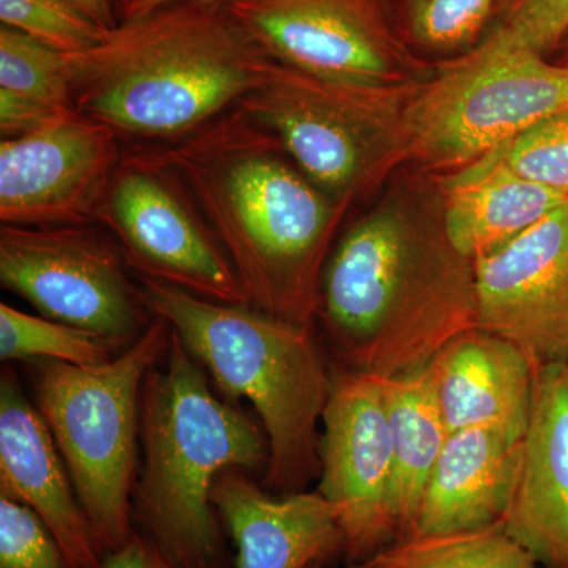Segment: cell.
Returning <instances> with one entry per match:
<instances>
[{
    "mask_svg": "<svg viewBox=\"0 0 568 568\" xmlns=\"http://www.w3.org/2000/svg\"><path fill=\"white\" fill-rule=\"evenodd\" d=\"M316 321L335 366L379 379L425 368L477 327L474 263L448 237L436 175L396 182L339 237Z\"/></svg>",
    "mask_w": 568,
    "mask_h": 568,
    "instance_id": "cell-1",
    "label": "cell"
},
{
    "mask_svg": "<svg viewBox=\"0 0 568 568\" xmlns=\"http://www.w3.org/2000/svg\"><path fill=\"white\" fill-rule=\"evenodd\" d=\"M149 152L203 215L248 306L313 327L321 276L349 205L317 189L239 108Z\"/></svg>",
    "mask_w": 568,
    "mask_h": 568,
    "instance_id": "cell-2",
    "label": "cell"
},
{
    "mask_svg": "<svg viewBox=\"0 0 568 568\" xmlns=\"http://www.w3.org/2000/svg\"><path fill=\"white\" fill-rule=\"evenodd\" d=\"M271 59L226 3L168 7L73 55V103L121 140H182L256 88Z\"/></svg>",
    "mask_w": 568,
    "mask_h": 568,
    "instance_id": "cell-3",
    "label": "cell"
},
{
    "mask_svg": "<svg viewBox=\"0 0 568 568\" xmlns=\"http://www.w3.org/2000/svg\"><path fill=\"white\" fill-rule=\"evenodd\" d=\"M138 280L152 315L171 325L219 390L246 399L263 420L268 487L282 495L306 491L320 477L317 428L332 386V365L313 327Z\"/></svg>",
    "mask_w": 568,
    "mask_h": 568,
    "instance_id": "cell-4",
    "label": "cell"
},
{
    "mask_svg": "<svg viewBox=\"0 0 568 568\" xmlns=\"http://www.w3.org/2000/svg\"><path fill=\"white\" fill-rule=\"evenodd\" d=\"M156 366L141 390L144 467L134 515L142 536L179 566L212 568L220 556L213 485L226 470L267 467V436L213 394L203 365L174 332Z\"/></svg>",
    "mask_w": 568,
    "mask_h": 568,
    "instance_id": "cell-5",
    "label": "cell"
},
{
    "mask_svg": "<svg viewBox=\"0 0 568 568\" xmlns=\"http://www.w3.org/2000/svg\"><path fill=\"white\" fill-rule=\"evenodd\" d=\"M171 339V325L153 316L136 342L102 365L33 362L37 409L58 444L104 555L134 534L132 491L141 390Z\"/></svg>",
    "mask_w": 568,
    "mask_h": 568,
    "instance_id": "cell-6",
    "label": "cell"
},
{
    "mask_svg": "<svg viewBox=\"0 0 568 568\" xmlns=\"http://www.w3.org/2000/svg\"><path fill=\"white\" fill-rule=\"evenodd\" d=\"M417 84L327 80L274 61L239 102L317 189L349 205L410 163L406 112Z\"/></svg>",
    "mask_w": 568,
    "mask_h": 568,
    "instance_id": "cell-7",
    "label": "cell"
},
{
    "mask_svg": "<svg viewBox=\"0 0 568 568\" xmlns=\"http://www.w3.org/2000/svg\"><path fill=\"white\" fill-rule=\"evenodd\" d=\"M566 110L568 65L480 43L417 85L406 112L410 163L452 173Z\"/></svg>",
    "mask_w": 568,
    "mask_h": 568,
    "instance_id": "cell-8",
    "label": "cell"
},
{
    "mask_svg": "<svg viewBox=\"0 0 568 568\" xmlns=\"http://www.w3.org/2000/svg\"><path fill=\"white\" fill-rule=\"evenodd\" d=\"M0 283L40 313L118 351L152 323L118 245L85 224L0 227Z\"/></svg>",
    "mask_w": 568,
    "mask_h": 568,
    "instance_id": "cell-9",
    "label": "cell"
},
{
    "mask_svg": "<svg viewBox=\"0 0 568 568\" xmlns=\"http://www.w3.org/2000/svg\"><path fill=\"white\" fill-rule=\"evenodd\" d=\"M234 20L271 61L327 80L417 84L432 77L387 0H233Z\"/></svg>",
    "mask_w": 568,
    "mask_h": 568,
    "instance_id": "cell-10",
    "label": "cell"
},
{
    "mask_svg": "<svg viewBox=\"0 0 568 568\" xmlns=\"http://www.w3.org/2000/svg\"><path fill=\"white\" fill-rule=\"evenodd\" d=\"M97 222L114 235L138 278L170 284L207 301L248 305L223 246L149 149L123 152Z\"/></svg>",
    "mask_w": 568,
    "mask_h": 568,
    "instance_id": "cell-11",
    "label": "cell"
},
{
    "mask_svg": "<svg viewBox=\"0 0 568 568\" xmlns=\"http://www.w3.org/2000/svg\"><path fill=\"white\" fill-rule=\"evenodd\" d=\"M320 436L321 493L335 508L351 566L396 540L390 426L383 379L332 365Z\"/></svg>",
    "mask_w": 568,
    "mask_h": 568,
    "instance_id": "cell-12",
    "label": "cell"
},
{
    "mask_svg": "<svg viewBox=\"0 0 568 568\" xmlns=\"http://www.w3.org/2000/svg\"><path fill=\"white\" fill-rule=\"evenodd\" d=\"M121 138L77 108L0 141V220L10 226L97 222L121 163Z\"/></svg>",
    "mask_w": 568,
    "mask_h": 568,
    "instance_id": "cell-13",
    "label": "cell"
},
{
    "mask_svg": "<svg viewBox=\"0 0 568 568\" xmlns=\"http://www.w3.org/2000/svg\"><path fill=\"white\" fill-rule=\"evenodd\" d=\"M478 327L534 365L568 364V203L474 261Z\"/></svg>",
    "mask_w": 568,
    "mask_h": 568,
    "instance_id": "cell-14",
    "label": "cell"
},
{
    "mask_svg": "<svg viewBox=\"0 0 568 568\" xmlns=\"http://www.w3.org/2000/svg\"><path fill=\"white\" fill-rule=\"evenodd\" d=\"M0 496L36 511L71 566H102L104 552L82 510L58 444L11 368L3 369L0 381Z\"/></svg>",
    "mask_w": 568,
    "mask_h": 568,
    "instance_id": "cell-15",
    "label": "cell"
},
{
    "mask_svg": "<svg viewBox=\"0 0 568 568\" xmlns=\"http://www.w3.org/2000/svg\"><path fill=\"white\" fill-rule=\"evenodd\" d=\"M504 529L544 568H568V364L536 369L517 487Z\"/></svg>",
    "mask_w": 568,
    "mask_h": 568,
    "instance_id": "cell-16",
    "label": "cell"
},
{
    "mask_svg": "<svg viewBox=\"0 0 568 568\" xmlns=\"http://www.w3.org/2000/svg\"><path fill=\"white\" fill-rule=\"evenodd\" d=\"M212 504L237 548V568H310L343 551L338 515L317 489L274 497L233 469L216 478Z\"/></svg>",
    "mask_w": 568,
    "mask_h": 568,
    "instance_id": "cell-17",
    "label": "cell"
},
{
    "mask_svg": "<svg viewBox=\"0 0 568 568\" xmlns=\"http://www.w3.org/2000/svg\"><path fill=\"white\" fill-rule=\"evenodd\" d=\"M448 432L500 426L526 435L536 368L514 343L469 328L425 366Z\"/></svg>",
    "mask_w": 568,
    "mask_h": 568,
    "instance_id": "cell-18",
    "label": "cell"
},
{
    "mask_svg": "<svg viewBox=\"0 0 568 568\" xmlns=\"http://www.w3.org/2000/svg\"><path fill=\"white\" fill-rule=\"evenodd\" d=\"M523 443L525 435L500 426L450 433L429 477L413 534L503 525L517 487Z\"/></svg>",
    "mask_w": 568,
    "mask_h": 568,
    "instance_id": "cell-19",
    "label": "cell"
},
{
    "mask_svg": "<svg viewBox=\"0 0 568 568\" xmlns=\"http://www.w3.org/2000/svg\"><path fill=\"white\" fill-rule=\"evenodd\" d=\"M436 181L448 237L473 263L568 203L567 194L518 174L506 144Z\"/></svg>",
    "mask_w": 568,
    "mask_h": 568,
    "instance_id": "cell-20",
    "label": "cell"
},
{
    "mask_svg": "<svg viewBox=\"0 0 568 568\" xmlns=\"http://www.w3.org/2000/svg\"><path fill=\"white\" fill-rule=\"evenodd\" d=\"M383 386L390 426L392 508L398 540L416 528L425 489L450 432L426 368L383 379Z\"/></svg>",
    "mask_w": 568,
    "mask_h": 568,
    "instance_id": "cell-21",
    "label": "cell"
},
{
    "mask_svg": "<svg viewBox=\"0 0 568 568\" xmlns=\"http://www.w3.org/2000/svg\"><path fill=\"white\" fill-rule=\"evenodd\" d=\"M349 568H544L503 525L413 534Z\"/></svg>",
    "mask_w": 568,
    "mask_h": 568,
    "instance_id": "cell-22",
    "label": "cell"
},
{
    "mask_svg": "<svg viewBox=\"0 0 568 568\" xmlns=\"http://www.w3.org/2000/svg\"><path fill=\"white\" fill-rule=\"evenodd\" d=\"M503 0H399L398 31L414 52L452 61L477 48Z\"/></svg>",
    "mask_w": 568,
    "mask_h": 568,
    "instance_id": "cell-23",
    "label": "cell"
},
{
    "mask_svg": "<svg viewBox=\"0 0 568 568\" xmlns=\"http://www.w3.org/2000/svg\"><path fill=\"white\" fill-rule=\"evenodd\" d=\"M121 351L100 336L50 317L32 316L0 305V358L2 362L58 361L92 366L111 361Z\"/></svg>",
    "mask_w": 568,
    "mask_h": 568,
    "instance_id": "cell-24",
    "label": "cell"
},
{
    "mask_svg": "<svg viewBox=\"0 0 568 568\" xmlns=\"http://www.w3.org/2000/svg\"><path fill=\"white\" fill-rule=\"evenodd\" d=\"M73 55L0 26V91L52 110L74 108Z\"/></svg>",
    "mask_w": 568,
    "mask_h": 568,
    "instance_id": "cell-25",
    "label": "cell"
},
{
    "mask_svg": "<svg viewBox=\"0 0 568 568\" xmlns=\"http://www.w3.org/2000/svg\"><path fill=\"white\" fill-rule=\"evenodd\" d=\"M0 22L65 54L95 50L112 32L65 0H0Z\"/></svg>",
    "mask_w": 568,
    "mask_h": 568,
    "instance_id": "cell-26",
    "label": "cell"
},
{
    "mask_svg": "<svg viewBox=\"0 0 568 568\" xmlns=\"http://www.w3.org/2000/svg\"><path fill=\"white\" fill-rule=\"evenodd\" d=\"M568 33V0H511L484 44L549 55Z\"/></svg>",
    "mask_w": 568,
    "mask_h": 568,
    "instance_id": "cell-27",
    "label": "cell"
},
{
    "mask_svg": "<svg viewBox=\"0 0 568 568\" xmlns=\"http://www.w3.org/2000/svg\"><path fill=\"white\" fill-rule=\"evenodd\" d=\"M506 156L523 178L568 196V110L507 142Z\"/></svg>",
    "mask_w": 568,
    "mask_h": 568,
    "instance_id": "cell-28",
    "label": "cell"
},
{
    "mask_svg": "<svg viewBox=\"0 0 568 568\" xmlns=\"http://www.w3.org/2000/svg\"><path fill=\"white\" fill-rule=\"evenodd\" d=\"M0 568H74L36 511L0 496Z\"/></svg>",
    "mask_w": 568,
    "mask_h": 568,
    "instance_id": "cell-29",
    "label": "cell"
},
{
    "mask_svg": "<svg viewBox=\"0 0 568 568\" xmlns=\"http://www.w3.org/2000/svg\"><path fill=\"white\" fill-rule=\"evenodd\" d=\"M61 111L63 110H52L50 106L22 99L14 93L0 91V134H2V140H11V138L32 132Z\"/></svg>",
    "mask_w": 568,
    "mask_h": 568,
    "instance_id": "cell-30",
    "label": "cell"
},
{
    "mask_svg": "<svg viewBox=\"0 0 568 568\" xmlns=\"http://www.w3.org/2000/svg\"><path fill=\"white\" fill-rule=\"evenodd\" d=\"M100 568H185L149 540L142 534L134 532L121 548L108 551Z\"/></svg>",
    "mask_w": 568,
    "mask_h": 568,
    "instance_id": "cell-31",
    "label": "cell"
},
{
    "mask_svg": "<svg viewBox=\"0 0 568 568\" xmlns=\"http://www.w3.org/2000/svg\"><path fill=\"white\" fill-rule=\"evenodd\" d=\"M118 24L140 20L149 17L155 11L179 6V3L204 2V3H230L233 0H111Z\"/></svg>",
    "mask_w": 568,
    "mask_h": 568,
    "instance_id": "cell-32",
    "label": "cell"
},
{
    "mask_svg": "<svg viewBox=\"0 0 568 568\" xmlns=\"http://www.w3.org/2000/svg\"><path fill=\"white\" fill-rule=\"evenodd\" d=\"M65 2L91 18L97 24L102 26L106 31H114L119 28L111 0H65Z\"/></svg>",
    "mask_w": 568,
    "mask_h": 568,
    "instance_id": "cell-33",
    "label": "cell"
},
{
    "mask_svg": "<svg viewBox=\"0 0 568 568\" xmlns=\"http://www.w3.org/2000/svg\"><path fill=\"white\" fill-rule=\"evenodd\" d=\"M556 62L562 63V65H568V33L566 39L562 40V43L559 44L558 51L555 52Z\"/></svg>",
    "mask_w": 568,
    "mask_h": 568,
    "instance_id": "cell-34",
    "label": "cell"
},
{
    "mask_svg": "<svg viewBox=\"0 0 568 568\" xmlns=\"http://www.w3.org/2000/svg\"><path fill=\"white\" fill-rule=\"evenodd\" d=\"M310 568H324V564H316V566L310 567Z\"/></svg>",
    "mask_w": 568,
    "mask_h": 568,
    "instance_id": "cell-35",
    "label": "cell"
}]
</instances>
